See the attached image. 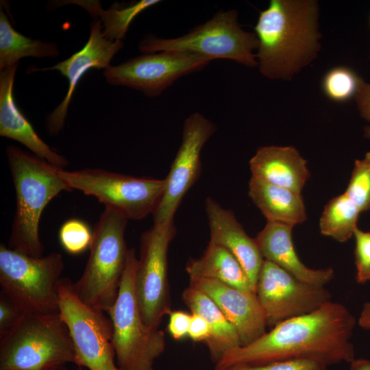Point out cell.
<instances>
[{
    "label": "cell",
    "instance_id": "52a82bcc",
    "mask_svg": "<svg viewBox=\"0 0 370 370\" xmlns=\"http://www.w3.org/2000/svg\"><path fill=\"white\" fill-rule=\"evenodd\" d=\"M64 267L60 253L34 257L1 243V292L23 314L59 313L57 286Z\"/></svg>",
    "mask_w": 370,
    "mask_h": 370
},
{
    "label": "cell",
    "instance_id": "f546056e",
    "mask_svg": "<svg viewBox=\"0 0 370 370\" xmlns=\"http://www.w3.org/2000/svg\"><path fill=\"white\" fill-rule=\"evenodd\" d=\"M356 280L359 284L370 280V232L357 227L354 231Z\"/></svg>",
    "mask_w": 370,
    "mask_h": 370
},
{
    "label": "cell",
    "instance_id": "30bf717a",
    "mask_svg": "<svg viewBox=\"0 0 370 370\" xmlns=\"http://www.w3.org/2000/svg\"><path fill=\"white\" fill-rule=\"evenodd\" d=\"M57 291L59 312L69 330L75 349V364L88 370H121L114 361L110 317L103 310L84 304L69 278L60 280Z\"/></svg>",
    "mask_w": 370,
    "mask_h": 370
},
{
    "label": "cell",
    "instance_id": "74e56055",
    "mask_svg": "<svg viewBox=\"0 0 370 370\" xmlns=\"http://www.w3.org/2000/svg\"><path fill=\"white\" fill-rule=\"evenodd\" d=\"M363 132H364V136L366 138L370 140V125H367L364 127Z\"/></svg>",
    "mask_w": 370,
    "mask_h": 370
},
{
    "label": "cell",
    "instance_id": "60d3db41",
    "mask_svg": "<svg viewBox=\"0 0 370 370\" xmlns=\"http://www.w3.org/2000/svg\"><path fill=\"white\" fill-rule=\"evenodd\" d=\"M369 57H370V49H369Z\"/></svg>",
    "mask_w": 370,
    "mask_h": 370
},
{
    "label": "cell",
    "instance_id": "836d02e7",
    "mask_svg": "<svg viewBox=\"0 0 370 370\" xmlns=\"http://www.w3.org/2000/svg\"><path fill=\"white\" fill-rule=\"evenodd\" d=\"M194 342L206 343L211 336V331L206 321L200 315L191 312L188 335Z\"/></svg>",
    "mask_w": 370,
    "mask_h": 370
},
{
    "label": "cell",
    "instance_id": "d6986e66",
    "mask_svg": "<svg viewBox=\"0 0 370 370\" xmlns=\"http://www.w3.org/2000/svg\"><path fill=\"white\" fill-rule=\"evenodd\" d=\"M293 227L267 223L255 238L264 260L273 262L301 281L325 286L334 278L333 269H310L301 261L293 243Z\"/></svg>",
    "mask_w": 370,
    "mask_h": 370
},
{
    "label": "cell",
    "instance_id": "8d00e7d4",
    "mask_svg": "<svg viewBox=\"0 0 370 370\" xmlns=\"http://www.w3.org/2000/svg\"><path fill=\"white\" fill-rule=\"evenodd\" d=\"M349 370H370V360L358 358L350 362Z\"/></svg>",
    "mask_w": 370,
    "mask_h": 370
},
{
    "label": "cell",
    "instance_id": "603a6c76",
    "mask_svg": "<svg viewBox=\"0 0 370 370\" xmlns=\"http://www.w3.org/2000/svg\"><path fill=\"white\" fill-rule=\"evenodd\" d=\"M186 271L189 280H214L242 291L254 292L237 259L225 248L210 242L201 257L189 259Z\"/></svg>",
    "mask_w": 370,
    "mask_h": 370
},
{
    "label": "cell",
    "instance_id": "d590c367",
    "mask_svg": "<svg viewBox=\"0 0 370 370\" xmlns=\"http://www.w3.org/2000/svg\"><path fill=\"white\" fill-rule=\"evenodd\" d=\"M359 325L367 330H370V301L364 304L358 318Z\"/></svg>",
    "mask_w": 370,
    "mask_h": 370
},
{
    "label": "cell",
    "instance_id": "cb8c5ba5",
    "mask_svg": "<svg viewBox=\"0 0 370 370\" xmlns=\"http://www.w3.org/2000/svg\"><path fill=\"white\" fill-rule=\"evenodd\" d=\"M59 55L56 43L34 40L17 32L1 8L0 71L18 64L23 58H55Z\"/></svg>",
    "mask_w": 370,
    "mask_h": 370
},
{
    "label": "cell",
    "instance_id": "3957f363",
    "mask_svg": "<svg viewBox=\"0 0 370 370\" xmlns=\"http://www.w3.org/2000/svg\"><path fill=\"white\" fill-rule=\"evenodd\" d=\"M5 153L16 193L8 247L31 256H42L39 236L42 213L55 197L71 189L59 175L60 168L14 145H8Z\"/></svg>",
    "mask_w": 370,
    "mask_h": 370
},
{
    "label": "cell",
    "instance_id": "4fadbf2b",
    "mask_svg": "<svg viewBox=\"0 0 370 370\" xmlns=\"http://www.w3.org/2000/svg\"><path fill=\"white\" fill-rule=\"evenodd\" d=\"M211 60L178 51L146 53L103 72L108 83L138 90L149 97L160 95L182 76L199 71Z\"/></svg>",
    "mask_w": 370,
    "mask_h": 370
},
{
    "label": "cell",
    "instance_id": "277c9868",
    "mask_svg": "<svg viewBox=\"0 0 370 370\" xmlns=\"http://www.w3.org/2000/svg\"><path fill=\"white\" fill-rule=\"evenodd\" d=\"M127 217L105 207L92 230L90 254L84 271L73 283L86 305L107 312L114 304L125 271L129 249L125 240Z\"/></svg>",
    "mask_w": 370,
    "mask_h": 370
},
{
    "label": "cell",
    "instance_id": "4316f807",
    "mask_svg": "<svg viewBox=\"0 0 370 370\" xmlns=\"http://www.w3.org/2000/svg\"><path fill=\"white\" fill-rule=\"evenodd\" d=\"M363 81L353 69L340 66L330 69L324 75L321 88L330 100L345 103L355 99Z\"/></svg>",
    "mask_w": 370,
    "mask_h": 370
},
{
    "label": "cell",
    "instance_id": "2e32d148",
    "mask_svg": "<svg viewBox=\"0 0 370 370\" xmlns=\"http://www.w3.org/2000/svg\"><path fill=\"white\" fill-rule=\"evenodd\" d=\"M189 285L210 297L235 328L241 346L266 333V316L256 293L210 279L189 280Z\"/></svg>",
    "mask_w": 370,
    "mask_h": 370
},
{
    "label": "cell",
    "instance_id": "7c38bea8",
    "mask_svg": "<svg viewBox=\"0 0 370 370\" xmlns=\"http://www.w3.org/2000/svg\"><path fill=\"white\" fill-rule=\"evenodd\" d=\"M256 294L266 316L267 325L312 312L331 301L324 286L301 281L272 262L264 260Z\"/></svg>",
    "mask_w": 370,
    "mask_h": 370
},
{
    "label": "cell",
    "instance_id": "8fae6325",
    "mask_svg": "<svg viewBox=\"0 0 370 370\" xmlns=\"http://www.w3.org/2000/svg\"><path fill=\"white\" fill-rule=\"evenodd\" d=\"M175 234L173 222L153 224L140 241V258L135 275V291L142 319L158 330L172 311L168 278L167 254Z\"/></svg>",
    "mask_w": 370,
    "mask_h": 370
},
{
    "label": "cell",
    "instance_id": "ffe728a7",
    "mask_svg": "<svg viewBox=\"0 0 370 370\" xmlns=\"http://www.w3.org/2000/svg\"><path fill=\"white\" fill-rule=\"evenodd\" d=\"M249 166L251 176L299 193L310 176L307 161L293 146L261 147Z\"/></svg>",
    "mask_w": 370,
    "mask_h": 370
},
{
    "label": "cell",
    "instance_id": "6da1fadb",
    "mask_svg": "<svg viewBox=\"0 0 370 370\" xmlns=\"http://www.w3.org/2000/svg\"><path fill=\"white\" fill-rule=\"evenodd\" d=\"M356 323L345 306L330 301L312 312L278 323L247 345L228 351L214 370L293 359L313 360L327 366L350 363L355 358L350 339Z\"/></svg>",
    "mask_w": 370,
    "mask_h": 370
},
{
    "label": "cell",
    "instance_id": "e0dca14e",
    "mask_svg": "<svg viewBox=\"0 0 370 370\" xmlns=\"http://www.w3.org/2000/svg\"><path fill=\"white\" fill-rule=\"evenodd\" d=\"M210 228V243L228 250L244 269L254 292L264 262L255 238L248 236L230 210L208 197L205 202Z\"/></svg>",
    "mask_w": 370,
    "mask_h": 370
},
{
    "label": "cell",
    "instance_id": "83f0119b",
    "mask_svg": "<svg viewBox=\"0 0 370 370\" xmlns=\"http://www.w3.org/2000/svg\"><path fill=\"white\" fill-rule=\"evenodd\" d=\"M345 193L360 212L370 210V151L356 159Z\"/></svg>",
    "mask_w": 370,
    "mask_h": 370
},
{
    "label": "cell",
    "instance_id": "b9f144b4",
    "mask_svg": "<svg viewBox=\"0 0 370 370\" xmlns=\"http://www.w3.org/2000/svg\"><path fill=\"white\" fill-rule=\"evenodd\" d=\"M369 24H370V17H369Z\"/></svg>",
    "mask_w": 370,
    "mask_h": 370
},
{
    "label": "cell",
    "instance_id": "4dcf8cb0",
    "mask_svg": "<svg viewBox=\"0 0 370 370\" xmlns=\"http://www.w3.org/2000/svg\"><path fill=\"white\" fill-rule=\"evenodd\" d=\"M326 365L309 359H293L261 365L237 364L224 370H327Z\"/></svg>",
    "mask_w": 370,
    "mask_h": 370
},
{
    "label": "cell",
    "instance_id": "e575fe53",
    "mask_svg": "<svg viewBox=\"0 0 370 370\" xmlns=\"http://www.w3.org/2000/svg\"><path fill=\"white\" fill-rule=\"evenodd\" d=\"M355 100L360 116L370 122V84L362 82Z\"/></svg>",
    "mask_w": 370,
    "mask_h": 370
},
{
    "label": "cell",
    "instance_id": "9c48e42d",
    "mask_svg": "<svg viewBox=\"0 0 370 370\" xmlns=\"http://www.w3.org/2000/svg\"><path fill=\"white\" fill-rule=\"evenodd\" d=\"M58 173L71 190L95 197L105 207L132 220L143 219L154 212L166 185L165 178L138 177L102 169H60Z\"/></svg>",
    "mask_w": 370,
    "mask_h": 370
},
{
    "label": "cell",
    "instance_id": "7a4b0ae2",
    "mask_svg": "<svg viewBox=\"0 0 370 370\" xmlns=\"http://www.w3.org/2000/svg\"><path fill=\"white\" fill-rule=\"evenodd\" d=\"M316 0H271L254 32L259 71L271 79L291 80L321 49Z\"/></svg>",
    "mask_w": 370,
    "mask_h": 370
},
{
    "label": "cell",
    "instance_id": "5bb4252c",
    "mask_svg": "<svg viewBox=\"0 0 370 370\" xmlns=\"http://www.w3.org/2000/svg\"><path fill=\"white\" fill-rule=\"evenodd\" d=\"M216 130L215 125L199 112L191 114L184 121L181 145L165 178L162 198L153 213V224L173 222L183 197L200 175L201 149Z\"/></svg>",
    "mask_w": 370,
    "mask_h": 370
},
{
    "label": "cell",
    "instance_id": "f35d334b",
    "mask_svg": "<svg viewBox=\"0 0 370 370\" xmlns=\"http://www.w3.org/2000/svg\"><path fill=\"white\" fill-rule=\"evenodd\" d=\"M52 370H66V369L64 366H62V367L56 368V369H52Z\"/></svg>",
    "mask_w": 370,
    "mask_h": 370
},
{
    "label": "cell",
    "instance_id": "7402d4cb",
    "mask_svg": "<svg viewBox=\"0 0 370 370\" xmlns=\"http://www.w3.org/2000/svg\"><path fill=\"white\" fill-rule=\"evenodd\" d=\"M182 297L191 312L201 316L209 325L211 336L205 344L215 364L228 351L241 346L235 328L210 297L190 285L183 291Z\"/></svg>",
    "mask_w": 370,
    "mask_h": 370
},
{
    "label": "cell",
    "instance_id": "5b68a950",
    "mask_svg": "<svg viewBox=\"0 0 370 370\" xmlns=\"http://www.w3.org/2000/svg\"><path fill=\"white\" fill-rule=\"evenodd\" d=\"M75 362L73 341L60 312L23 314L0 338V370H52Z\"/></svg>",
    "mask_w": 370,
    "mask_h": 370
},
{
    "label": "cell",
    "instance_id": "ab89813d",
    "mask_svg": "<svg viewBox=\"0 0 370 370\" xmlns=\"http://www.w3.org/2000/svg\"><path fill=\"white\" fill-rule=\"evenodd\" d=\"M75 370H84V368L77 367V368Z\"/></svg>",
    "mask_w": 370,
    "mask_h": 370
},
{
    "label": "cell",
    "instance_id": "d6a6232c",
    "mask_svg": "<svg viewBox=\"0 0 370 370\" xmlns=\"http://www.w3.org/2000/svg\"><path fill=\"white\" fill-rule=\"evenodd\" d=\"M168 331L175 340H181L188 335L191 314L182 310H172L169 313Z\"/></svg>",
    "mask_w": 370,
    "mask_h": 370
},
{
    "label": "cell",
    "instance_id": "ac0fdd59",
    "mask_svg": "<svg viewBox=\"0 0 370 370\" xmlns=\"http://www.w3.org/2000/svg\"><path fill=\"white\" fill-rule=\"evenodd\" d=\"M18 66L0 71V136L19 142L34 155L64 169L69 164L68 160L38 136L15 103L13 88Z\"/></svg>",
    "mask_w": 370,
    "mask_h": 370
},
{
    "label": "cell",
    "instance_id": "484cf974",
    "mask_svg": "<svg viewBox=\"0 0 370 370\" xmlns=\"http://www.w3.org/2000/svg\"><path fill=\"white\" fill-rule=\"evenodd\" d=\"M360 213L345 193L333 197L325 206L319 220L321 234L340 243L347 241L354 236Z\"/></svg>",
    "mask_w": 370,
    "mask_h": 370
},
{
    "label": "cell",
    "instance_id": "8992f818",
    "mask_svg": "<svg viewBox=\"0 0 370 370\" xmlns=\"http://www.w3.org/2000/svg\"><path fill=\"white\" fill-rule=\"evenodd\" d=\"M138 258L129 249L117 298L106 312L113 328L112 344L121 370H153L156 360L166 346L164 332L144 323L137 301L135 275Z\"/></svg>",
    "mask_w": 370,
    "mask_h": 370
},
{
    "label": "cell",
    "instance_id": "44dd1931",
    "mask_svg": "<svg viewBox=\"0 0 370 370\" xmlns=\"http://www.w3.org/2000/svg\"><path fill=\"white\" fill-rule=\"evenodd\" d=\"M249 195L267 222L294 227L307 219L301 193L251 176Z\"/></svg>",
    "mask_w": 370,
    "mask_h": 370
},
{
    "label": "cell",
    "instance_id": "1f68e13d",
    "mask_svg": "<svg viewBox=\"0 0 370 370\" xmlns=\"http://www.w3.org/2000/svg\"><path fill=\"white\" fill-rule=\"evenodd\" d=\"M23 313L5 295L0 293V338L17 323Z\"/></svg>",
    "mask_w": 370,
    "mask_h": 370
},
{
    "label": "cell",
    "instance_id": "f1b7e54d",
    "mask_svg": "<svg viewBox=\"0 0 370 370\" xmlns=\"http://www.w3.org/2000/svg\"><path fill=\"white\" fill-rule=\"evenodd\" d=\"M58 238L63 249L72 255L83 253L90 248L92 231L81 219H70L61 225Z\"/></svg>",
    "mask_w": 370,
    "mask_h": 370
},
{
    "label": "cell",
    "instance_id": "d4e9b609",
    "mask_svg": "<svg viewBox=\"0 0 370 370\" xmlns=\"http://www.w3.org/2000/svg\"><path fill=\"white\" fill-rule=\"evenodd\" d=\"M82 7L93 19L100 21L104 36L110 40H118L125 37L132 21L142 12L160 1L140 0L128 3H113L108 10L101 8L99 1H66Z\"/></svg>",
    "mask_w": 370,
    "mask_h": 370
},
{
    "label": "cell",
    "instance_id": "9a60e30c",
    "mask_svg": "<svg viewBox=\"0 0 370 370\" xmlns=\"http://www.w3.org/2000/svg\"><path fill=\"white\" fill-rule=\"evenodd\" d=\"M123 47V40L112 41L106 38L100 21L93 19L88 40L81 50L51 67L29 69V73L56 70L69 82V88L62 101L47 116L45 126L50 135H57L63 129L69 104L82 77L91 69H106L113 57Z\"/></svg>",
    "mask_w": 370,
    "mask_h": 370
},
{
    "label": "cell",
    "instance_id": "ba28073f",
    "mask_svg": "<svg viewBox=\"0 0 370 370\" xmlns=\"http://www.w3.org/2000/svg\"><path fill=\"white\" fill-rule=\"evenodd\" d=\"M258 40L255 33L243 30L235 10L219 11L188 33L174 38L147 36L138 44L143 53L171 51L195 54L212 60L229 59L247 66L258 65L254 51Z\"/></svg>",
    "mask_w": 370,
    "mask_h": 370
}]
</instances>
